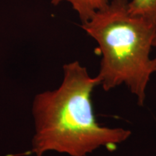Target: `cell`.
<instances>
[{
    "label": "cell",
    "mask_w": 156,
    "mask_h": 156,
    "mask_svg": "<svg viewBox=\"0 0 156 156\" xmlns=\"http://www.w3.org/2000/svg\"><path fill=\"white\" fill-rule=\"evenodd\" d=\"M128 9L132 14L156 23V0H129Z\"/></svg>",
    "instance_id": "4"
},
{
    "label": "cell",
    "mask_w": 156,
    "mask_h": 156,
    "mask_svg": "<svg viewBox=\"0 0 156 156\" xmlns=\"http://www.w3.org/2000/svg\"><path fill=\"white\" fill-rule=\"evenodd\" d=\"M62 2H67L77 12L82 23L86 22L98 11L108 5L110 0H51L52 5L56 6Z\"/></svg>",
    "instance_id": "3"
},
{
    "label": "cell",
    "mask_w": 156,
    "mask_h": 156,
    "mask_svg": "<svg viewBox=\"0 0 156 156\" xmlns=\"http://www.w3.org/2000/svg\"><path fill=\"white\" fill-rule=\"evenodd\" d=\"M58 88L37 95L33 105L36 134L33 152L42 156L56 151L71 156H86L101 147H114L132 132L126 129L101 126L95 119L91 93L100 81L75 61L64 64Z\"/></svg>",
    "instance_id": "1"
},
{
    "label": "cell",
    "mask_w": 156,
    "mask_h": 156,
    "mask_svg": "<svg viewBox=\"0 0 156 156\" xmlns=\"http://www.w3.org/2000/svg\"><path fill=\"white\" fill-rule=\"evenodd\" d=\"M153 47H156V35H155V38H154V41H153Z\"/></svg>",
    "instance_id": "5"
},
{
    "label": "cell",
    "mask_w": 156,
    "mask_h": 156,
    "mask_svg": "<svg viewBox=\"0 0 156 156\" xmlns=\"http://www.w3.org/2000/svg\"><path fill=\"white\" fill-rule=\"evenodd\" d=\"M128 2L110 0L81 26L98 44L102 58L97 77L103 89L126 85L142 106L156 73V57H151L156 23L132 14Z\"/></svg>",
    "instance_id": "2"
}]
</instances>
